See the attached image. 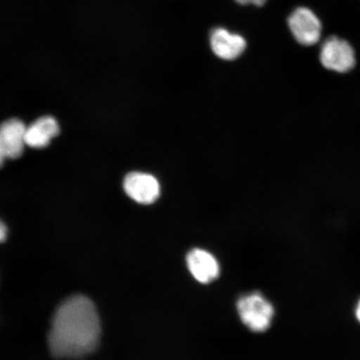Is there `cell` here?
I'll return each mask as SVG.
<instances>
[{
  "mask_svg": "<svg viewBox=\"0 0 360 360\" xmlns=\"http://www.w3.org/2000/svg\"><path fill=\"white\" fill-rule=\"evenodd\" d=\"M101 336V321L91 300L74 295L64 301L51 321L48 335L53 357L73 359L86 356L96 348Z\"/></svg>",
  "mask_w": 360,
  "mask_h": 360,
  "instance_id": "obj_1",
  "label": "cell"
},
{
  "mask_svg": "<svg viewBox=\"0 0 360 360\" xmlns=\"http://www.w3.org/2000/svg\"><path fill=\"white\" fill-rule=\"evenodd\" d=\"M7 236V228L4 223L1 224V226H0V238H1L2 241L6 240Z\"/></svg>",
  "mask_w": 360,
  "mask_h": 360,
  "instance_id": "obj_11",
  "label": "cell"
},
{
  "mask_svg": "<svg viewBox=\"0 0 360 360\" xmlns=\"http://www.w3.org/2000/svg\"><path fill=\"white\" fill-rule=\"evenodd\" d=\"M186 263L192 276L200 283L208 285L219 276V261L208 250L200 248L193 249L187 255Z\"/></svg>",
  "mask_w": 360,
  "mask_h": 360,
  "instance_id": "obj_7",
  "label": "cell"
},
{
  "mask_svg": "<svg viewBox=\"0 0 360 360\" xmlns=\"http://www.w3.org/2000/svg\"><path fill=\"white\" fill-rule=\"evenodd\" d=\"M124 190L129 197L141 205H151L160 195L159 181L151 174L132 172L124 179Z\"/></svg>",
  "mask_w": 360,
  "mask_h": 360,
  "instance_id": "obj_5",
  "label": "cell"
},
{
  "mask_svg": "<svg viewBox=\"0 0 360 360\" xmlns=\"http://www.w3.org/2000/svg\"><path fill=\"white\" fill-rule=\"evenodd\" d=\"M236 309L238 316L250 330L263 333L271 326L274 308L259 292H252L238 300Z\"/></svg>",
  "mask_w": 360,
  "mask_h": 360,
  "instance_id": "obj_2",
  "label": "cell"
},
{
  "mask_svg": "<svg viewBox=\"0 0 360 360\" xmlns=\"http://www.w3.org/2000/svg\"><path fill=\"white\" fill-rule=\"evenodd\" d=\"M60 134V126L52 116L36 120L26 128L25 143L30 148H41L49 146L51 139Z\"/></svg>",
  "mask_w": 360,
  "mask_h": 360,
  "instance_id": "obj_9",
  "label": "cell"
},
{
  "mask_svg": "<svg viewBox=\"0 0 360 360\" xmlns=\"http://www.w3.org/2000/svg\"><path fill=\"white\" fill-rule=\"evenodd\" d=\"M26 126L21 120L11 119L6 121L0 129V160L18 159L24 151Z\"/></svg>",
  "mask_w": 360,
  "mask_h": 360,
  "instance_id": "obj_6",
  "label": "cell"
},
{
  "mask_svg": "<svg viewBox=\"0 0 360 360\" xmlns=\"http://www.w3.org/2000/svg\"><path fill=\"white\" fill-rule=\"evenodd\" d=\"M321 61L327 70L337 73H347L356 64L353 47L346 40L335 36L328 38L323 44Z\"/></svg>",
  "mask_w": 360,
  "mask_h": 360,
  "instance_id": "obj_3",
  "label": "cell"
},
{
  "mask_svg": "<svg viewBox=\"0 0 360 360\" xmlns=\"http://www.w3.org/2000/svg\"><path fill=\"white\" fill-rule=\"evenodd\" d=\"M238 4L241 6H248V4H254L255 6H263L267 0H235Z\"/></svg>",
  "mask_w": 360,
  "mask_h": 360,
  "instance_id": "obj_10",
  "label": "cell"
},
{
  "mask_svg": "<svg viewBox=\"0 0 360 360\" xmlns=\"http://www.w3.org/2000/svg\"><path fill=\"white\" fill-rule=\"evenodd\" d=\"M210 47L214 55L224 60H235L246 49V41L240 34L216 28L210 34Z\"/></svg>",
  "mask_w": 360,
  "mask_h": 360,
  "instance_id": "obj_8",
  "label": "cell"
},
{
  "mask_svg": "<svg viewBox=\"0 0 360 360\" xmlns=\"http://www.w3.org/2000/svg\"><path fill=\"white\" fill-rule=\"evenodd\" d=\"M288 25L296 41L304 46H312L321 39V22L309 8H297L288 19Z\"/></svg>",
  "mask_w": 360,
  "mask_h": 360,
  "instance_id": "obj_4",
  "label": "cell"
},
{
  "mask_svg": "<svg viewBox=\"0 0 360 360\" xmlns=\"http://www.w3.org/2000/svg\"><path fill=\"white\" fill-rule=\"evenodd\" d=\"M355 316H356L359 322L360 323V300L356 305V309H355Z\"/></svg>",
  "mask_w": 360,
  "mask_h": 360,
  "instance_id": "obj_12",
  "label": "cell"
}]
</instances>
